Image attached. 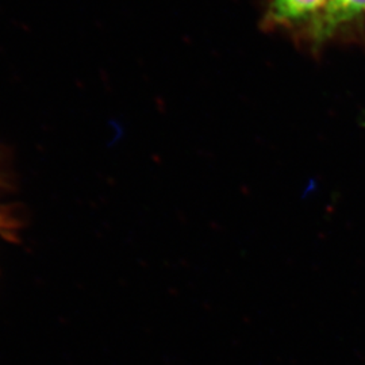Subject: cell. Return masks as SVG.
I'll return each instance as SVG.
<instances>
[{"mask_svg": "<svg viewBox=\"0 0 365 365\" xmlns=\"http://www.w3.org/2000/svg\"><path fill=\"white\" fill-rule=\"evenodd\" d=\"M365 18V0H327L295 46L319 56L329 43L352 36Z\"/></svg>", "mask_w": 365, "mask_h": 365, "instance_id": "6da1fadb", "label": "cell"}, {"mask_svg": "<svg viewBox=\"0 0 365 365\" xmlns=\"http://www.w3.org/2000/svg\"><path fill=\"white\" fill-rule=\"evenodd\" d=\"M327 0H261L260 26L286 36L294 45L312 25Z\"/></svg>", "mask_w": 365, "mask_h": 365, "instance_id": "7a4b0ae2", "label": "cell"}, {"mask_svg": "<svg viewBox=\"0 0 365 365\" xmlns=\"http://www.w3.org/2000/svg\"><path fill=\"white\" fill-rule=\"evenodd\" d=\"M6 222H7L6 217H4V215H3V212L0 211V226H3V227H4V226H6Z\"/></svg>", "mask_w": 365, "mask_h": 365, "instance_id": "3957f363", "label": "cell"}]
</instances>
